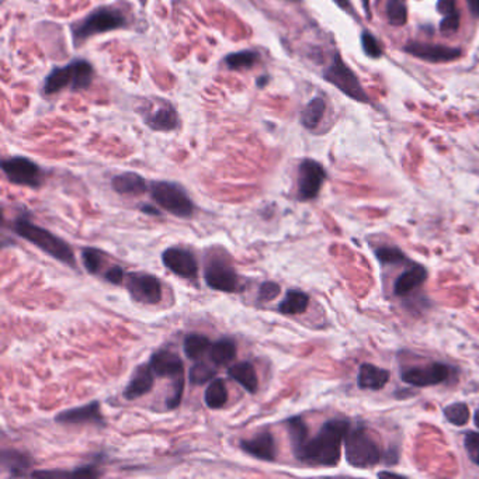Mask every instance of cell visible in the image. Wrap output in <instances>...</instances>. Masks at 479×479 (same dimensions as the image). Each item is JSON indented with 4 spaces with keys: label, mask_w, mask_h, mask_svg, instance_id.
<instances>
[{
    "label": "cell",
    "mask_w": 479,
    "mask_h": 479,
    "mask_svg": "<svg viewBox=\"0 0 479 479\" xmlns=\"http://www.w3.org/2000/svg\"><path fill=\"white\" fill-rule=\"evenodd\" d=\"M141 211L144 214H148V216H154V217H159L161 216V211L152 206H148V204H144L141 206Z\"/></svg>",
    "instance_id": "obj_46"
},
{
    "label": "cell",
    "mask_w": 479,
    "mask_h": 479,
    "mask_svg": "<svg viewBox=\"0 0 479 479\" xmlns=\"http://www.w3.org/2000/svg\"><path fill=\"white\" fill-rule=\"evenodd\" d=\"M323 79L340 90L344 96L359 103H370V99L361 86L357 75L343 61L340 54H335L330 65L323 72Z\"/></svg>",
    "instance_id": "obj_7"
},
{
    "label": "cell",
    "mask_w": 479,
    "mask_h": 479,
    "mask_svg": "<svg viewBox=\"0 0 479 479\" xmlns=\"http://www.w3.org/2000/svg\"><path fill=\"white\" fill-rule=\"evenodd\" d=\"M387 18L391 25H405L408 21L406 0H387Z\"/></svg>",
    "instance_id": "obj_33"
},
{
    "label": "cell",
    "mask_w": 479,
    "mask_h": 479,
    "mask_svg": "<svg viewBox=\"0 0 479 479\" xmlns=\"http://www.w3.org/2000/svg\"><path fill=\"white\" fill-rule=\"evenodd\" d=\"M103 278L106 281H108L110 284H114V285H121L125 280V273L123 270V267L120 266H111L110 268H107L103 274Z\"/></svg>",
    "instance_id": "obj_42"
},
{
    "label": "cell",
    "mask_w": 479,
    "mask_h": 479,
    "mask_svg": "<svg viewBox=\"0 0 479 479\" xmlns=\"http://www.w3.org/2000/svg\"><path fill=\"white\" fill-rule=\"evenodd\" d=\"M363 1V7H364V11L367 14V17H371V10H370V0H361Z\"/></svg>",
    "instance_id": "obj_48"
},
{
    "label": "cell",
    "mask_w": 479,
    "mask_h": 479,
    "mask_svg": "<svg viewBox=\"0 0 479 479\" xmlns=\"http://www.w3.org/2000/svg\"><path fill=\"white\" fill-rule=\"evenodd\" d=\"M426 278H428L426 267L422 264H415L397 278L394 292L398 297H405L411 294L415 288L422 285L426 281Z\"/></svg>",
    "instance_id": "obj_22"
},
{
    "label": "cell",
    "mask_w": 479,
    "mask_h": 479,
    "mask_svg": "<svg viewBox=\"0 0 479 479\" xmlns=\"http://www.w3.org/2000/svg\"><path fill=\"white\" fill-rule=\"evenodd\" d=\"M149 366L152 367L155 375L163 378L169 377L173 380L185 378V364L180 356L168 349H161L155 352L149 359Z\"/></svg>",
    "instance_id": "obj_17"
},
{
    "label": "cell",
    "mask_w": 479,
    "mask_h": 479,
    "mask_svg": "<svg viewBox=\"0 0 479 479\" xmlns=\"http://www.w3.org/2000/svg\"><path fill=\"white\" fill-rule=\"evenodd\" d=\"M152 200L162 210L178 218H192L194 214V204L187 192L173 182H152L149 186Z\"/></svg>",
    "instance_id": "obj_6"
},
{
    "label": "cell",
    "mask_w": 479,
    "mask_h": 479,
    "mask_svg": "<svg viewBox=\"0 0 479 479\" xmlns=\"http://www.w3.org/2000/svg\"><path fill=\"white\" fill-rule=\"evenodd\" d=\"M69 477H79V478H97L100 477V471L97 470L96 464H86L82 467L69 471Z\"/></svg>",
    "instance_id": "obj_43"
},
{
    "label": "cell",
    "mask_w": 479,
    "mask_h": 479,
    "mask_svg": "<svg viewBox=\"0 0 479 479\" xmlns=\"http://www.w3.org/2000/svg\"><path fill=\"white\" fill-rule=\"evenodd\" d=\"M1 170L7 180L15 186L38 189L44 182L42 169L28 158L13 156L1 162Z\"/></svg>",
    "instance_id": "obj_9"
},
{
    "label": "cell",
    "mask_w": 479,
    "mask_h": 479,
    "mask_svg": "<svg viewBox=\"0 0 479 479\" xmlns=\"http://www.w3.org/2000/svg\"><path fill=\"white\" fill-rule=\"evenodd\" d=\"M340 8H343L344 11H347L349 14H352V15H356V10H354V7H353V4H352V1L350 0H333Z\"/></svg>",
    "instance_id": "obj_45"
},
{
    "label": "cell",
    "mask_w": 479,
    "mask_h": 479,
    "mask_svg": "<svg viewBox=\"0 0 479 479\" xmlns=\"http://www.w3.org/2000/svg\"><path fill=\"white\" fill-rule=\"evenodd\" d=\"M237 353H238L237 342L231 337H223L211 344L210 360L217 367L228 366L230 363L234 361V359L237 357Z\"/></svg>",
    "instance_id": "obj_25"
},
{
    "label": "cell",
    "mask_w": 479,
    "mask_h": 479,
    "mask_svg": "<svg viewBox=\"0 0 479 479\" xmlns=\"http://www.w3.org/2000/svg\"><path fill=\"white\" fill-rule=\"evenodd\" d=\"M31 466H32L31 459L21 452L15 450L1 452V468L7 471L11 477H25Z\"/></svg>",
    "instance_id": "obj_24"
},
{
    "label": "cell",
    "mask_w": 479,
    "mask_h": 479,
    "mask_svg": "<svg viewBox=\"0 0 479 479\" xmlns=\"http://www.w3.org/2000/svg\"><path fill=\"white\" fill-rule=\"evenodd\" d=\"M211 340L199 333H190L185 337L183 342V352L190 360H200L210 349H211Z\"/></svg>",
    "instance_id": "obj_30"
},
{
    "label": "cell",
    "mask_w": 479,
    "mask_h": 479,
    "mask_svg": "<svg viewBox=\"0 0 479 479\" xmlns=\"http://www.w3.org/2000/svg\"><path fill=\"white\" fill-rule=\"evenodd\" d=\"M154 384H155V373L152 367L149 366V363L141 364L134 370L128 384L125 385L123 391V397L127 401H135L138 398H142L144 395L152 391Z\"/></svg>",
    "instance_id": "obj_18"
},
{
    "label": "cell",
    "mask_w": 479,
    "mask_h": 479,
    "mask_svg": "<svg viewBox=\"0 0 479 479\" xmlns=\"http://www.w3.org/2000/svg\"><path fill=\"white\" fill-rule=\"evenodd\" d=\"M145 123L154 131L169 132L179 128L180 118L176 108L172 104L162 103L156 110L147 114Z\"/></svg>",
    "instance_id": "obj_19"
},
{
    "label": "cell",
    "mask_w": 479,
    "mask_h": 479,
    "mask_svg": "<svg viewBox=\"0 0 479 479\" xmlns=\"http://www.w3.org/2000/svg\"><path fill=\"white\" fill-rule=\"evenodd\" d=\"M127 23V17L121 10L113 6L99 7L72 25L73 41L79 45L96 34L124 28Z\"/></svg>",
    "instance_id": "obj_4"
},
{
    "label": "cell",
    "mask_w": 479,
    "mask_h": 479,
    "mask_svg": "<svg viewBox=\"0 0 479 479\" xmlns=\"http://www.w3.org/2000/svg\"><path fill=\"white\" fill-rule=\"evenodd\" d=\"M80 257H82V263H83V266H85V268L89 274H93V275L100 274V271L104 266V261H106V254L100 249L85 247L80 253Z\"/></svg>",
    "instance_id": "obj_31"
},
{
    "label": "cell",
    "mask_w": 479,
    "mask_h": 479,
    "mask_svg": "<svg viewBox=\"0 0 479 479\" xmlns=\"http://www.w3.org/2000/svg\"><path fill=\"white\" fill-rule=\"evenodd\" d=\"M240 447L247 456L264 463L275 461L278 454L275 439L270 432H261L251 439L240 440Z\"/></svg>",
    "instance_id": "obj_16"
},
{
    "label": "cell",
    "mask_w": 479,
    "mask_h": 479,
    "mask_svg": "<svg viewBox=\"0 0 479 479\" xmlns=\"http://www.w3.org/2000/svg\"><path fill=\"white\" fill-rule=\"evenodd\" d=\"M281 292V287L274 282V281H264L261 282V285L259 287V295L257 299L260 302H268L275 299Z\"/></svg>",
    "instance_id": "obj_39"
},
{
    "label": "cell",
    "mask_w": 479,
    "mask_h": 479,
    "mask_svg": "<svg viewBox=\"0 0 479 479\" xmlns=\"http://www.w3.org/2000/svg\"><path fill=\"white\" fill-rule=\"evenodd\" d=\"M375 257L381 264H398L406 260L404 251L395 246H382L375 250Z\"/></svg>",
    "instance_id": "obj_36"
},
{
    "label": "cell",
    "mask_w": 479,
    "mask_h": 479,
    "mask_svg": "<svg viewBox=\"0 0 479 479\" xmlns=\"http://www.w3.org/2000/svg\"><path fill=\"white\" fill-rule=\"evenodd\" d=\"M125 287L134 301L145 305H156L163 295L162 282L149 273H131L125 277Z\"/></svg>",
    "instance_id": "obj_10"
},
{
    "label": "cell",
    "mask_w": 479,
    "mask_h": 479,
    "mask_svg": "<svg viewBox=\"0 0 479 479\" xmlns=\"http://www.w3.org/2000/svg\"><path fill=\"white\" fill-rule=\"evenodd\" d=\"M470 11L479 18V0H467Z\"/></svg>",
    "instance_id": "obj_47"
},
{
    "label": "cell",
    "mask_w": 479,
    "mask_h": 479,
    "mask_svg": "<svg viewBox=\"0 0 479 479\" xmlns=\"http://www.w3.org/2000/svg\"><path fill=\"white\" fill-rule=\"evenodd\" d=\"M206 284L221 292H237L240 290V280L237 270L224 254H213L204 267Z\"/></svg>",
    "instance_id": "obj_8"
},
{
    "label": "cell",
    "mask_w": 479,
    "mask_h": 479,
    "mask_svg": "<svg viewBox=\"0 0 479 479\" xmlns=\"http://www.w3.org/2000/svg\"><path fill=\"white\" fill-rule=\"evenodd\" d=\"M326 179L323 166L313 159H304L298 168V200L309 201L318 197Z\"/></svg>",
    "instance_id": "obj_11"
},
{
    "label": "cell",
    "mask_w": 479,
    "mask_h": 479,
    "mask_svg": "<svg viewBox=\"0 0 479 479\" xmlns=\"http://www.w3.org/2000/svg\"><path fill=\"white\" fill-rule=\"evenodd\" d=\"M183 391H185V378H178L172 381V387H170V394L166 399V408L169 411L176 409L183 398Z\"/></svg>",
    "instance_id": "obj_38"
},
{
    "label": "cell",
    "mask_w": 479,
    "mask_h": 479,
    "mask_svg": "<svg viewBox=\"0 0 479 479\" xmlns=\"http://www.w3.org/2000/svg\"><path fill=\"white\" fill-rule=\"evenodd\" d=\"M204 402L207 408L217 411L227 405L228 402V390L227 384L223 378H214L204 392Z\"/></svg>",
    "instance_id": "obj_28"
},
{
    "label": "cell",
    "mask_w": 479,
    "mask_h": 479,
    "mask_svg": "<svg viewBox=\"0 0 479 479\" xmlns=\"http://www.w3.org/2000/svg\"><path fill=\"white\" fill-rule=\"evenodd\" d=\"M390 371L374 364H361L357 378V385L361 390H371L378 391L382 390L390 382Z\"/></svg>",
    "instance_id": "obj_21"
},
{
    "label": "cell",
    "mask_w": 479,
    "mask_h": 479,
    "mask_svg": "<svg viewBox=\"0 0 479 479\" xmlns=\"http://www.w3.org/2000/svg\"><path fill=\"white\" fill-rule=\"evenodd\" d=\"M93 66L83 59L72 61L65 66L54 68V70L45 77L42 92L45 94H54L65 87L73 92L86 90L93 82Z\"/></svg>",
    "instance_id": "obj_3"
},
{
    "label": "cell",
    "mask_w": 479,
    "mask_h": 479,
    "mask_svg": "<svg viewBox=\"0 0 479 479\" xmlns=\"http://www.w3.org/2000/svg\"><path fill=\"white\" fill-rule=\"evenodd\" d=\"M446 419L456 426H464L470 419V409L464 402H457L444 408Z\"/></svg>",
    "instance_id": "obj_35"
},
{
    "label": "cell",
    "mask_w": 479,
    "mask_h": 479,
    "mask_svg": "<svg viewBox=\"0 0 479 479\" xmlns=\"http://www.w3.org/2000/svg\"><path fill=\"white\" fill-rule=\"evenodd\" d=\"M309 306V297L299 290H288L284 299L278 304V312L282 315H299Z\"/></svg>",
    "instance_id": "obj_27"
},
{
    "label": "cell",
    "mask_w": 479,
    "mask_h": 479,
    "mask_svg": "<svg viewBox=\"0 0 479 479\" xmlns=\"http://www.w3.org/2000/svg\"><path fill=\"white\" fill-rule=\"evenodd\" d=\"M162 261L166 268H169L173 274L193 280L199 275V263L196 256L180 246H172L168 247L162 253Z\"/></svg>",
    "instance_id": "obj_13"
},
{
    "label": "cell",
    "mask_w": 479,
    "mask_h": 479,
    "mask_svg": "<svg viewBox=\"0 0 479 479\" xmlns=\"http://www.w3.org/2000/svg\"><path fill=\"white\" fill-rule=\"evenodd\" d=\"M437 11L442 13L443 15H450V14L457 13L456 0H439V3H437Z\"/></svg>",
    "instance_id": "obj_44"
},
{
    "label": "cell",
    "mask_w": 479,
    "mask_h": 479,
    "mask_svg": "<svg viewBox=\"0 0 479 479\" xmlns=\"http://www.w3.org/2000/svg\"><path fill=\"white\" fill-rule=\"evenodd\" d=\"M285 428H287V432H288V436H290L292 453H294V456H297L309 439L308 437L309 429H308L305 421L301 416H292V418L287 419Z\"/></svg>",
    "instance_id": "obj_26"
},
{
    "label": "cell",
    "mask_w": 479,
    "mask_h": 479,
    "mask_svg": "<svg viewBox=\"0 0 479 479\" xmlns=\"http://www.w3.org/2000/svg\"><path fill=\"white\" fill-rule=\"evenodd\" d=\"M453 374V368L444 363H433L425 367H411L408 370H404L401 374V378L404 382L423 388V387H432L439 385L444 381H447Z\"/></svg>",
    "instance_id": "obj_12"
},
{
    "label": "cell",
    "mask_w": 479,
    "mask_h": 479,
    "mask_svg": "<svg viewBox=\"0 0 479 479\" xmlns=\"http://www.w3.org/2000/svg\"><path fill=\"white\" fill-rule=\"evenodd\" d=\"M464 446L470 456V460L479 467V433L477 432L466 433Z\"/></svg>",
    "instance_id": "obj_40"
},
{
    "label": "cell",
    "mask_w": 479,
    "mask_h": 479,
    "mask_svg": "<svg viewBox=\"0 0 479 479\" xmlns=\"http://www.w3.org/2000/svg\"><path fill=\"white\" fill-rule=\"evenodd\" d=\"M459 27H460V13L459 11L454 13V14H450V15H444V18L440 23V31L443 34H447V35L457 32Z\"/></svg>",
    "instance_id": "obj_41"
},
{
    "label": "cell",
    "mask_w": 479,
    "mask_h": 479,
    "mask_svg": "<svg viewBox=\"0 0 479 479\" xmlns=\"http://www.w3.org/2000/svg\"><path fill=\"white\" fill-rule=\"evenodd\" d=\"M326 111V101L322 97H315L312 99L305 108L301 113V124L306 128V130H315Z\"/></svg>",
    "instance_id": "obj_29"
},
{
    "label": "cell",
    "mask_w": 479,
    "mask_h": 479,
    "mask_svg": "<svg viewBox=\"0 0 479 479\" xmlns=\"http://www.w3.org/2000/svg\"><path fill=\"white\" fill-rule=\"evenodd\" d=\"M217 366H211L206 361H197L192 368H190V373H189V378H190V382L192 385L194 387H200V385H204L210 381L214 380L216 374H217Z\"/></svg>",
    "instance_id": "obj_32"
},
{
    "label": "cell",
    "mask_w": 479,
    "mask_h": 479,
    "mask_svg": "<svg viewBox=\"0 0 479 479\" xmlns=\"http://www.w3.org/2000/svg\"><path fill=\"white\" fill-rule=\"evenodd\" d=\"M361 46H363L364 54L370 56L371 59H378L384 54V49L380 41L367 30L361 32Z\"/></svg>",
    "instance_id": "obj_37"
},
{
    "label": "cell",
    "mask_w": 479,
    "mask_h": 479,
    "mask_svg": "<svg viewBox=\"0 0 479 479\" xmlns=\"http://www.w3.org/2000/svg\"><path fill=\"white\" fill-rule=\"evenodd\" d=\"M13 231L17 237L32 243L39 250L51 256L52 259L69 266L76 267V257L70 244L51 231L32 224L27 217L20 216L13 223Z\"/></svg>",
    "instance_id": "obj_2"
},
{
    "label": "cell",
    "mask_w": 479,
    "mask_h": 479,
    "mask_svg": "<svg viewBox=\"0 0 479 479\" xmlns=\"http://www.w3.org/2000/svg\"><path fill=\"white\" fill-rule=\"evenodd\" d=\"M113 190L121 196H142L148 190L147 180L135 172H124L111 180Z\"/></svg>",
    "instance_id": "obj_20"
},
{
    "label": "cell",
    "mask_w": 479,
    "mask_h": 479,
    "mask_svg": "<svg viewBox=\"0 0 479 479\" xmlns=\"http://www.w3.org/2000/svg\"><path fill=\"white\" fill-rule=\"evenodd\" d=\"M404 51L415 58L432 62V63H444V62H453L461 56V49L447 46V45H439V44H428V42H419L412 41L408 42L404 46Z\"/></svg>",
    "instance_id": "obj_14"
},
{
    "label": "cell",
    "mask_w": 479,
    "mask_h": 479,
    "mask_svg": "<svg viewBox=\"0 0 479 479\" xmlns=\"http://www.w3.org/2000/svg\"><path fill=\"white\" fill-rule=\"evenodd\" d=\"M259 61V54L253 49H243L240 52L230 54L225 56V63L230 69H243L251 68Z\"/></svg>",
    "instance_id": "obj_34"
},
{
    "label": "cell",
    "mask_w": 479,
    "mask_h": 479,
    "mask_svg": "<svg viewBox=\"0 0 479 479\" xmlns=\"http://www.w3.org/2000/svg\"><path fill=\"white\" fill-rule=\"evenodd\" d=\"M344 457L356 468H370L381 461V450L363 426H356L344 437Z\"/></svg>",
    "instance_id": "obj_5"
},
{
    "label": "cell",
    "mask_w": 479,
    "mask_h": 479,
    "mask_svg": "<svg viewBox=\"0 0 479 479\" xmlns=\"http://www.w3.org/2000/svg\"><path fill=\"white\" fill-rule=\"evenodd\" d=\"M55 422L66 426H83V425H93L97 428L106 426L100 404L97 401L86 404L83 406L62 411L55 416Z\"/></svg>",
    "instance_id": "obj_15"
},
{
    "label": "cell",
    "mask_w": 479,
    "mask_h": 479,
    "mask_svg": "<svg viewBox=\"0 0 479 479\" xmlns=\"http://www.w3.org/2000/svg\"><path fill=\"white\" fill-rule=\"evenodd\" d=\"M267 79H268L267 76H263V77L257 79V85H260V87H261V86H264V85L267 83Z\"/></svg>",
    "instance_id": "obj_49"
},
{
    "label": "cell",
    "mask_w": 479,
    "mask_h": 479,
    "mask_svg": "<svg viewBox=\"0 0 479 479\" xmlns=\"http://www.w3.org/2000/svg\"><path fill=\"white\" fill-rule=\"evenodd\" d=\"M474 422H475V425H477V428H479V411H477V413H475V418H474Z\"/></svg>",
    "instance_id": "obj_50"
},
{
    "label": "cell",
    "mask_w": 479,
    "mask_h": 479,
    "mask_svg": "<svg viewBox=\"0 0 479 479\" xmlns=\"http://www.w3.org/2000/svg\"><path fill=\"white\" fill-rule=\"evenodd\" d=\"M350 429L347 421L332 419L323 423L313 439H308L295 459L308 466L335 467L342 457V444Z\"/></svg>",
    "instance_id": "obj_1"
},
{
    "label": "cell",
    "mask_w": 479,
    "mask_h": 479,
    "mask_svg": "<svg viewBox=\"0 0 479 479\" xmlns=\"http://www.w3.org/2000/svg\"><path fill=\"white\" fill-rule=\"evenodd\" d=\"M228 377L232 378L235 382H238L240 387L249 392L256 394L259 390V377L256 373V368L249 361H240L228 368Z\"/></svg>",
    "instance_id": "obj_23"
}]
</instances>
